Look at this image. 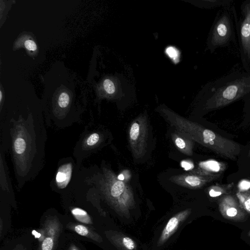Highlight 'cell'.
<instances>
[{
    "mask_svg": "<svg viewBox=\"0 0 250 250\" xmlns=\"http://www.w3.org/2000/svg\"><path fill=\"white\" fill-rule=\"evenodd\" d=\"M201 97L206 110L220 109L240 100L250 106V71L233 70L208 83Z\"/></svg>",
    "mask_w": 250,
    "mask_h": 250,
    "instance_id": "obj_1",
    "label": "cell"
},
{
    "mask_svg": "<svg viewBox=\"0 0 250 250\" xmlns=\"http://www.w3.org/2000/svg\"><path fill=\"white\" fill-rule=\"evenodd\" d=\"M232 5L221 7L217 13L207 42V48L210 53H213L218 48L227 47L235 41Z\"/></svg>",
    "mask_w": 250,
    "mask_h": 250,
    "instance_id": "obj_2",
    "label": "cell"
},
{
    "mask_svg": "<svg viewBox=\"0 0 250 250\" xmlns=\"http://www.w3.org/2000/svg\"><path fill=\"white\" fill-rule=\"evenodd\" d=\"M232 10L242 65L244 70L250 71V0H245L241 4L239 17L234 4Z\"/></svg>",
    "mask_w": 250,
    "mask_h": 250,
    "instance_id": "obj_3",
    "label": "cell"
},
{
    "mask_svg": "<svg viewBox=\"0 0 250 250\" xmlns=\"http://www.w3.org/2000/svg\"><path fill=\"white\" fill-rule=\"evenodd\" d=\"M108 193V198L112 207L117 212L126 215L134 204L129 188L123 181L116 178L112 182Z\"/></svg>",
    "mask_w": 250,
    "mask_h": 250,
    "instance_id": "obj_4",
    "label": "cell"
},
{
    "mask_svg": "<svg viewBox=\"0 0 250 250\" xmlns=\"http://www.w3.org/2000/svg\"><path fill=\"white\" fill-rule=\"evenodd\" d=\"M146 120L143 117L136 119L131 124L129 131V142L136 158H140L145 153L147 140Z\"/></svg>",
    "mask_w": 250,
    "mask_h": 250,
    "instance_id": "obj_5",
    "label": "cell"
},
{
    "mask_svg": "<svg viewBox=\"0 0 250 250\" xmlns=\"http://www.w3.org/2000/svg\"><path fill=\"white\" fill-rule=\"evenodd\" d=\"M61 223L56 216H49L44 221L42 227L39 230L45 236L39 243V250H54L62 231Z\"/></svg>",
    "mask_w": 250,
    "mask_h": 250,
    "instance_id": "obj_6",
    "label": "cell"
},
{
    "mask_svg": "<svg viewBox=\"0 0 250 250\" xmlns=\"http://www.w3.org/2000/svg\"><path fill=\"white\" fill-rule=\"evenodd\" d=\"M219 209L225 219L233 221H242L246 219L244 209L234 197L230 195H224L219 203Z\"/></svg>",
    "mask_w": 250,
    "mask_h": 250,
    "instance_id": "obj_7",
    "label": "cell"
},
{
    "mask_svg": "<svg viewBox=\"0 0 250 250\" xmlns=\"http://www.w3.org/2000/svg\"><path fill=\"white\" fill-rule=\"evenodd\" d=\"M191 211L190 208L185 209L176 213L169 219L158 240V247L163 245L171 237L180 225L188 217Z\"/></svg>",
    "mask_w": 250,
    "mask_h": 250,
    "instance_id": "obj_8",
    "label": "cell"
},
{
    "mask_svg": "<svg viewBox=\"0 0 250 250\" xmlns=\"http://www.w3.org/2000/svg\"><path fill=\"white\" fill-rule=\"evenodd\" d=\"M171 179L173 182L182 186L198 188L217 178L191 173L174 176Z\"/></svg>",
    "mask_w": 250,
    "mask_h": 250,
    "instance_id": "obj_9",
    "label": "cell"
},
{
    "mask_svg": "<svg viewBox=\"0 0 250 250\" xmlns=\"http://www.w3.org/2000/svg\"><path fill=\"white\" fill-rule=\"evenodd\" d=\"M227 165L222 162L210 159L201 162L191 173L218 179L226 170Z\"/></svg>",
    "mask_w": 250,
    "mask_h": 250,
    "instance_id": "obj_10",
    "label": "cell"
},
{
    "mask_svg": "<svg viewBox=\"0 0 250 250\" xmlns=\"http://www.w3.org/2000/svg\"><path fill=\"white\" fill-rule=\"evenodd\" d=\"M106 237L120 250H136L137 245L130 237L114 231L105 232Z\"/></svg>",
    "mask_w": 250,
    "mask_h": 250,
    "instance_id": "obj_11",
    "label": "cell"
},
{
    "mask_svg": "<svg viewBox=\"0 0 250 250\" xmlns=\"http://www.w3.org/2000/svg\"><path fill=\"white\" fill-rule=\"evenodd\" d=\"M172 140L177 148L188 155H192L194 141L182 132L176 130L172 134Z\"/></svg>",
    "mask_w": 250,
    "mask_h": 250,
    "instance_id": "obj_12",
    "label": "cell"
},
{
    "mask_svg": "<svg viewBox=\"0 0 250 250\" xmlns=\"http://www.w3.org/2000/svg\"><path fill=\"white\" fill-rule=\"evenodd\" d=\"M67 228L81 236L90 239L94 241L101 243L103 241L100 235L91 229L80 224L69 223Z\"/></svg>",
    "mask_w": 250,
    "mask_h": 250,
    "instance_id": "obj_13",
    "label": "cell"
},
{
    "mask_svg": "<svg viewBox=\"0 0 250 250\" xmlns=\"http://www.w3.org/2000/svg\"><path fill=\"white\" fill-rule=\"evenodd\" d=\"M233 2V0H199L193 1V3L199 8L212 9L229 6Z\"/></svg>",
    "mask_w": 250,
    "mask_h": 250,
    "instance_id": "obj_14",
    "label": "cell"
},
{
    "mask_svg": "<svg viewBox=\"0 0 250 250\" xmlns=\"http://www.w3.org/2000/svg\"><path fill=\"white\" fill-rule=\"evenodd\" d=\"M233 183L223 185H213L208 189V194L211 197H219L228 195L227 193L231 189Z\"/></svg>",
    "mask_w": 250,
    "mask_h": 250,
    "instance_id": "obj_15",
    "label": "cell"
},
{
    "mask_svg": "<svg viewBox=\"0 0 250 250\" xmlns=\"http://www.w3.org/2000/svg\"><path fill=\"white\" fill-rule=\"evenodd\" d=\"M71 212L75 219L79 222L86 224H93L91 217L85 210L79 208H74L71 209Z\"/></svg>",
    "mask_w": 250,
    "mask_h": 250,
    "instance_id": "obj_16",
    "label": "cell"
},
{
    "mask_svg": "<svg viewBox=\"0 0 250 250\" xmlns=\"http://www.w3.org/2000/svg\"><path fill=\"white\" fill-rule=\"evenodd\" d=\"M236 195L239 200L241 207L248 212L250 213V191H238Z\"/></svg>",
    "mask_w": 250,
    "mask_h": 250,
    "instance_id": "obj_17",
    "label": "cell"
},
{
    "mask_svg": "<svg viewBox=\"0 0 250 250\" xmlns=\"http://www.w3.org/2000/svg\"><path fill=\"white\" fill-rule=\"evenodd\" d=\"M14 150L17 154H22L26 149V144L25 140L21 138H18L15 141Z\"/></svg>",
    "mask_w": 250,
    "mask_h": 250,
    "instance_id": "obj_18",
    "label": "cell"
},
{
    "mask_svg": "<svg viewBox=\"0 0 250 250\" xmlns=\"http://www.w3.org/2000/svg\"><path fill=\"white\" fill-rule=\"evenodd\" d=\"M70 170H64L62 169L58 171L56 176V181L57 183L61 184H66V182L69 179Z\"/></svg>",
    "mask_w": 250,
    "mask_h": 250,
    "instance_id": "obj_19",
    "label": "cell"
},
{
    "mask_svg": "<svg viewBox=\"0 0 250 250\" xmlns=\"http://www.w3.org/2000/svg\"><path fill=\"white\" fill-rule=\"evenodd\" d=\"M166 53L167 55L173 61H176L179 58L178 50L174 47L169 46L166 49Z\"/></svg>",
    "mask_w": 250,
    "mask_h": 250,
    "instance_id": "obj_20",
    "label": "cell"
},
{
    "mask_svg": "<svg viewBox=\"0 0 250 250\" xmlns=\"http://www.w3.org/2000/svg\"><path fill=\"white\" fill-rule=\"evenodd\" d=\"M103 85L105 91L110 94H113L115 91V86L114 83L110 79L104 80Z\"/></svg>",
    "mask_w": 250,
    "mask_h": 250,
    "instance_id": "obj_21",
    "label": "cell"
},
{
    "mask_svg": "<svg viewBox=\"0 0 250 250\" xmlns=\"http://www.w3.org/2000/svg\"><path fill=\"white\" fill-rule=\"evenodd\" d=\"M69 102V97L68 95L65 93H62L59 98L58 103L61 107H66Z\"/></svg>",
    "mask_w": 250,
    "mask_h": 250,
    "instance_id": "obj_22",
    "label": "cell"
},
{
    "mask_svg": "<svg viewBox=\"0 0 250 250\" xmlns=\"http://www.w3.org/2000/svg\"><path fill=\"white\" fill-rule=\"evenodd\" d=\"M99 135L97 133L91 134L86 140V144L89 146L95 145L99 140Z\"/></svg>",
    "mask_w": 250,
    "mask_h": 250,
    "instance_id": "obj_23",
    "label": "cell"
},
{
    "mask_svg": "<svg viewBox=\"0 0 250 250\" xmlns=\"http://www.w3.org/2000/svg\"><path fill=\"white\" fill-rule=\"evenodd\" d=\"M239 191H246L250 189V181L243 180L241 181L238 186Z\"/></svg>",
    "mask_w": 250,
    "mask_h": 250,
    "instance_id": "obj_24",
    "label": "cell"
},
{
    "mask_svg": "<svg viewBox=\"0 0 250 250\" xmlns=\"http://www.w3.org/2000/svg\"><path fill=\"white\" fill-rule=\"evenodd\" d=\"M24 45L25 47L29 50L34 51L37 49L36 44L32 40H28L26 41Z\"/></svg>",
    "mask_w": 250,
    "mask_h": 250,
    "instance_id": "obj_25",
    "label": "cell"
},
{
    "mask_svg": "<svg viewBox=\"0 0 250 250\" xmlns=\"http://www.w3.org/2000/svg\"><path fill=\"white\" fill-rule=\"evenodd\" d=\"M181 167L186 170L192 169L194 167L193 163L190 161H183L181 163Z\"/></svg>",
    "mask_w": 250,
    "mask_h": 250,
    "instance_id": "obj_26",
    "label": "cell"
},
{
    "mask_svg": "<svg viewBox=\"0 0 250 250\" xmlns=\"http://www.w3.org/2000/svg\"><path fill=\"white\" fill-rule=\"evenodd\" d=\"M12 250H26V249L23 245L18 244Z\"/></svg>",
    "mask_w": 250,
    "mask_h": 250,
    "instance_id": "obj_27",
    "label": "cell"
},
{
    "mask_svg": "<svg viewBox=\"0 0 250 250\" xmlns=\"http://www.w3.org/2000/svg\"><path fill=\"white\" fill-rule=\"evenodd\" d=\"M68 250H80V249L76 246L72 244L70 246Z\"/></svg>",
    "mask_w": 250,
    "mask_h": 250,
    "instance_id": "obj_28",
    "label": "cell"
},
{
    "mask_svg": "<svg viewBox=\"0 0 250 250\" xmlns=\"http://www.w3.org/2000/svg\"><path fill=\"white\" fill-rule=\"evenodd\" d=\"M2 231V218H0V235L1 236Z\"/></svg>",
    "mask_w": 250,
    "mask_h": 250,
    "instance_id": "obj_29",
    "label": "cell"
},
{
    "mask_svg": "<svg viewBox=\"0 0 250 250\" xmlns=\"http://www.w3.org/2000/svg\"><path fill=\"white\" fill-rule=\"evenodd\" d=\"M117 178L119 180L123 181L125 178H124V176L123 174H120L118 176Z\"/></svg>",
    "mask_w": 250,
    "mask_h": 250,
    "instance_id": "obj_30",
    "label": "cell"
},
{
    "mask_svg": "<svg viewBox=\"0 0 250 250\" xmlns=\"http://www.w3.org/2000/svg\"><path fill=\"white\" fill-rule=\"evenodd\" d=\"M0 101H1V99H2V93H1V91L0 92Z\"/></svg>",
    "mask_w": 250,
    "mask_h": 250,
    "instance_id": "obj_31",
    "label": "cell"
},
{
    "mask_svg": "<svg viewBox=\"0 0 250 250\" xmlns=\"http://www.w3.org/2000/svg\"><path fill=\"white\" fill-rule=\"evenodd\" d=\"M248 235L249 236H250V230H249V232H248Z\"/></svg>",
    "mask_w": 250,
    "mask_h": 250,
    "instance_id": "obj_32",
    "label": "cell"
},
{
    "mask_svg": "<svg viewBox=\"0 0 250 250\" xmlns=\"http://www.w3.org/2000/svg\"><path fill=\"white\" fill-rule=\"evenodd\" d=\"M249 156L250 157V151L249 152Z\"/></svg>",
    "mask_w": 250,
    "mask_h": 250,
    "instance_id": "obj_33",
    "label": "cell"
}]
</instances>
